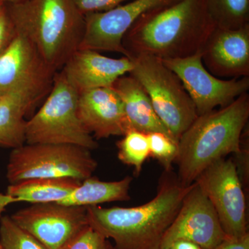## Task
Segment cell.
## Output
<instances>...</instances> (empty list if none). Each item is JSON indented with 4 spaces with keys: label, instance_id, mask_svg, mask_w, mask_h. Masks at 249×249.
Masks as SVG:
<instances>
[{
    "label": "cell",
    "instance_id": "obj_2",
    "mask_svg": "<svg viewBox=\"0 0 249 249\" xmlns=\"http://www.w3.org/2000/svg\"><path fill=\"white\" fill-rule=\"evenodd\" d=\"M193 184L183 186L172 169L164 170L157 194L149 202L131 208L88 206V223L114 241V249H160L165 232Z\"/></svg>",
    "mask_w": 249,
    "mask_h": 249
},
{
    "label": "cell",
    "instance_id": "obj_9",
    "mask_svg": "<svg viewBox=\"0 0 249 249\" xmlns=\"http://www.w3.org/2000/svg\"><path fill=\"white\" fill-rule=\"evenodd\" d=\"M195 182L213 206L227 237L238 238L249 233L245 189L233 160H216Z\"/></svg>",
    "mask_w": 249,
    "mask_h": 249
},
{
    "label": "cell",
    "instance_id": "obj_3",
    "mask_svg": "<svg viewBox=\"0 0 249 249\" xmlns=\"http://www.w3.org/2000/svg\"><path fill=\"white\" fill-rule=\"evenodd\" d=\"M249 119L248 93L225 107L198 116L178 142L175 163L179 183L183 186H191L214 161L238 153Z\"/></svg>",
    "mask_w": 249,
    "mask_h": 249
},
{
    "label": "cell",
    "instance_id": "obj_1",
    "mask_svg": "<svg viewBox=\"0 0 249 249\" xmlns=\"http://www.w3.org/2000/svg\"><path fill=\"white\" fill-rule=\"evenodd\" d=\"M216 25L205 0H177L142 14L123 38L127 57L140 54L161 60L200 53Z\"/></svg>",
    "mask_w": 249,
    "mask_h": 249
},
{
    "label": "cell",
    "instance_id": "obj_10",
    "mask_svg": "<svg viewBox=\"0 0 249 249\" xmlns=\"http://www.w3.org/2000/svg\"><path fill=\"white\" fill-rule=\"evenodd\" d=\"M181 80L194 103L198 116L225 107L243 93H248L249 77L223 80L205 67L200 53L186 58L162 60Z\"/></svg>",
    "mask_w": 249,
    "mask_h": 249
},
{
    "label": "cell",
    "instance_id": "obj_11",
    "mask_svg": "<svg viewBox=\"0 0 249 249\" xmlns=\"http://www.w3.org/2000/svg\"><path fill=\"white\" fill-rule=\"evenodd\" d=\"M48 249H62L89 226L87 207L57 202L31 204L10 216Z\"/></svg>",
    "mask_w": 249,
    "mask_h": 249
},
{
    "label": "cell",
    "instance_id": "obj_13",
    "mask_svg": "<svg viewBox=\"0 0 249 249\" xmlns=\"http://www.w3.org/2000/svg\"><path fill=\"white\" fill-rule=\"evenodd\" d=\"M177 0H134L104 12L85 15V28L78 49L115 52L127 57L123 38L142 14Z\"/></svg>",
    "mask_w": 249,
    "mask_h": 249
},
{
    "label": "cell",
    "instance_id": "obj_27",
    "mask_svg": "<svg viewBox=\"0 0 249 249\" xmlns=\"http://www.w3.org/2000/svg\"><path fill=\"white\" fill-rule=\"evenodd\" d=\"M16 34L14 24L6 10L0 18V57L9 47Z\"/></svg>",
    "mask_w": 249,
    "mask_h": 249
},
{
    "label": "cell",
    "instance_id": "obj_19",
    "mask_svg": "<svg viewBox=\"0 0 249 249\" xmlns=\"http://www.w3.org/2000/svg\"><path fill=\"white\" fill-rule=\"evenodd\" d=\"M81 181L71 178H32L9 184L6 194L16 202H60L67 197Z\"/></svg>",
    "mask_w": 249,
    "mask_h": 249
},
{
    "label": "cell",
    "instance_id": "obj_24",
    "mask_svg": "<svg viewBox=\"0 0 249 249\" xmlns=\"http://www.w3.org/2000/svg\"><path fill=\"white\" fill-rule=\"evenodd\" d=\"M150 156L160 161L164 170L172 169L178 157V142L160 132L147 134Z\"/></svg>",
    "mask_w": 249,
    "mask_h": 249
},
{
    "label": "cell",
    "instance_id": "obj_23",
    "mask_svg": "<svg viewBox=\"0 0 249 249\" xmlns=\"http://www.w3.org/2000/svg\"><path fill=\"white\" fill-rule=\"evenodd\" d=\"M0 243L4 249H48L9 215L0 218Z\"/></svg>",
    "mask_w": 249,
    "mask_h": 249
},
{
    "label": "cell",
    "instance_id": "obj_26",
    "mask_svg": "<svg viewBox=\"0 0 249 249\" xmlns=\"http://www.w3.org/2000/svg\"><path fill=\"white\" fill-rule=\"evenodd\" d=\"M83 16L91 13L104 12L123 4L127 0H72Z\"/></svg>",
    "mask_w": 249,
    "mask_h": 249
},
{
    "label": "cell",
    "instance_id": "obj_21",
    "mask_svg": "<svg viewBox=\"0 0 249 249\" xmlns=\"http://www.w3.org/2000/svg\"><path fill=\"white\" fill-rule=\"evenodd\" d=\"M216 27L238 29L249 24V0H205Z\"/></svg>",
    "mask_w": 249,
    "mask_h": 249
},
{
    "label": "cell",
    "instance_id": "obj_29",
    "mask_svg": "<svg viewBox=\"0 0 249 249\" xmlns=\"http://www.w3.org/2000/svg\"><path fill=\"white\" fill-rule=\"evenodd\" d=\"M169 249H203L200 246L188 240H178L174 242Z\"/></svg>",
    "mask_w": 249,
    "mask_h": 249
},
{
    "label": "cell",
    "instance_id": "obj_18",
    "mask_svg": "<svg viewBox=\"0 0 249 249\" xmlns=\"http://www.w3.org/2000/svg\"><path fill=\"white\" fill-rule=\"evenodd\" d=\"M132 181V178L129 176L114 181H101L91 176L81 181L65 199L57 203L88 207L103 203L129 201Z\"/></svg>",
    "mask_w": 249,
    "mask_h": 249
},
{
    "label": "cell",
    "instance_id": "obj_6",
    "mask_svg": "<svg viewBox=\"0 0 249 249\" xmlns=\"http://www.w3.org/2000/svg\"><path fill=\"white\" fill-rule=\"evenodd\" d=\"M91 150L67 144L25 143L12 149L6 179L14 184L32 178H71L83 181L98 167Z\"/></svg>",
    "mask_w": 249,
    "mask_h": 249
},
{
    "label": "cell",
    "instance_id": "obj_16",
    "mask_svg": "<svg viewBox=\"0 0 249 249\" xmlns=\"http://www.w3.org/2000/svg\"><path fill=\"white\" fill-rule=\"evenodd\" d=\"M133 69L126 56L112 58L89 49H78L60 71L63 72L78 94L88 90L111 88L119 77Z\"/></svg>",
    "mask_w": 249,
    "mask_h": 249
},
{
    "label": "cell",
    "instance_id": "obj_4",
    "mask_svg": "<svg viewBox=\"0 0 249 249\" xmlns=\"http://www.w3.org/2000/svg\"><path fill=\"white\" fill-rule=\"evenodd\" d=\"M6 11L18 34L31 41L55 71L78 50L85 19L72 0H27L6 4Z\"/></svg>",
    "mask_w": 249,
    "mask_h": 249
},
{
    "label": "cell",
    "instance_id": "obj_33",
    "mask_svg": "<svg viewBox=\"0 0 249 249\" xmlns=\"http://www.w3.org/2000/svg\"><path fill=\"white\" fill-rule=\"evenodd\" d=\"M4 96H0V101H1V99H2L3 97H4Z\"/></svg>",
    "mask_w": 249,
    "mask_h": 249
},
{
    "label": "cell",
    "instance_id": "obj_17",
    "mask_svg": "<svg viewBox=\"0 0 249 249\" xmlns=\"http://www.w3.org/2000/svg\"><path fill=\"white\" fill-rule=\"evenodd\" d=\"M111 88L122 101L130 130L146 134L160 132L175 140L157 116L146 91L135 78L129 74L124 75L119 77Z\"/></svg>",
    "mask_w": 249,
    "mask_h": 249
},
{
    "label": "cell",
    "instance_id": "obj_7",
    "mask_svg": "<svg viewBox=\"0 0 249 249\" xmlns=\"http://www.w3.org/2000/svg\"><path fill=\"white\" fill-rule=\"evenodd\" d=\"M133 69L129 74L146 91L155 112L177 142L198 116L178 76L153 55L131 57Z\"/></svg>",
    "mask_w": 249,
    "mask_h": 249
},
{
    "label": "cell",
    "instance_id": "obj_28",
    "mask_svg": "<svg viewBox=\"0 0 249 249\" xmlns=\"http://www.w3.org/2000/svg\"><path fill=\"white\" fill-rule=\"evenodd\" d=\"M213 249H249V234L238 237H227L222 243Z\"/></svg>",
    "mask_w": 249,
    "mask_h": 249
},
{
    "label": "cell",
    "instance_id": "obj_22",
    "mask_svg": "<svg viewBox=\"0 0 249 249\" xmlns=\"http://www.w3.org/2000/svg\"><path fill=\"white\" fill-rule=\"evenodd\" d=\"M116 143L118 158L124 164L132 166L139 175L142 165L150 156L147 134L131 129Z\"/></svg>",
    "mask_w": 249,
    "mask_h": 249
},
{
    "label": "cell",
    "instance_id": "obj_8",
    "mask_svg": "<svg viewBox=\"0 0 249 249\" xmlns=\"http://www.w3.org/2000/svg\"><path fill=\"white\" fill-rule=\"evenodd\" d=\"M56 72L31 41L17 32L0 57V96L18 93L36 106L50 92Z\"/></svg>",
    "mask_w": 249,
    "mask_h": 249
},
{
    "label": "cell",
    "instance_id": "obj_5",
    "mask_svg": "<svg viewBox=\"0 0 249 249\" xmlns=\"http://www.w3.org/2000/svg\"><path fill=\"white\" fill-rule=\"evenodd\" d=\"M78 97L63 72L57 71L45 103L26 122V143L67 144L90 150L97 148V142L78 117Z\"/></svg>",
    "mask_w": 249,
    "mask_h": 249
},
{
    "label": "cell",
    "instance_id": "obj_31",
    "mask_svg": "<svg viewBox=\"0 0 249 249\" xmlns=\"http://www.w3.org/2000/svg\"><path fill=\"white\" fill-rule=\"evenodd\" d=\"M0 1H2L5 4H16L24 2V1H27V0H0Z\"/></svg>",
    "mask_w": 249,
    "mask_h": 249
},
{
    "label": "cell",
    "instance_id": "obj_20",
    "mask_svg": "<svg viewBox=\"0 0 249 249\" xmlns=\"http://www.w3.org/2000/svg\"><path fill=\"white\" fill-rule=\"evenodd\" d=\"M34 107L22 95H5L0 101V147L12 150L26 143L24 118Z\"/></svg>",
    "mask_w": 249,
    "mask_h": 249
},
{
    "label": "cell",
    "instance_id": "obj_14",
    "mask_svg": "<svg viewBox=\"0 0 249 249\" xmlns=\"http://www.w3.org/2000/svg\"><path fill=\"white\" fill-rule=\"evenodd\" d=\"M200 54L206 70L214 76L249 77V24L235 29L215 27Z\"/></svg>",
    "mask_w": 249,
    "mask_h": 249
},
{
    "label": "cell",
    "instance_id": "obj_34",
    "mask_svg": "<svg viewBox=\"0 0 249 249\" xmlns=\"http://www.w3.org/2000/svg\"><path fill=\"white\" fill-rule=\"evenodd\" d=\"M0 249H3L2 246H1V243H0Z\"/></svg>",
    "mask_w": 249,
    "mask_h": 249
},
{
    "label": "cell",
    "instance_id": "obj_15",
    "mask_svg": "<svg viewBox=\"0 0 249 249\" xmlns=\"http://www.w3.org/2000/svg\"><path fill=\"white\" fill-rule=\"evenodd\" d=\"M77 112L82 124L93 138L124 136L130 130L122 101L111 88L80 93Z\"/></svg>",
    "mask_w": 249,
    "mask_h": 249
},
{
    "label": "cell",
    "instance_id": "obj_32",
    "mask_svg": "<svg viewBox=\"0 0 249 249\" xmlns=\"http://www.w3.org/2000/svg\"><path fill=\"white\" fill-rule=\"evenodd\" d=\"M6 10V4L0 1V18L4 14Z\"/></svg>",
    "mask_w": 249,
    "mask_h": 249
},
{
    "label": "cell",
    "instance_id": "obj_25",
    "mask_svg": "<svg viewBox=\"0 0 249 249\" xmlns=\"http://www.w3.org/2000/svg\"><path fill=\"white\" fill-rule=\"evenodd\" d=\"M62 249H114L110 241L88 226Z\"/></svg>",
    "mask_w": 249,
    "mask_h": 249
},
{
    "label": "cell",
    "instance_id": "obj_12",
    "mask_svg": "<svg viewBox=\"0 0 249 249\" xmlns=\"http://www.w3.org/2000/svg\"><path fill=\"white\" fill-rule=\"evenodd\" d=\"M227 237L213 206L194 182L165 232L160 249H169L178 240L191 241L203 249H213Z\"/></svg>",
    "mask_w": 249,
    "mask_h": 249
},
{
    "label": "cell",
    "instance_id": "obj_30",
    "mask_svg": "<svg viewBox=\"0 0 249 249\" xmlns=\"http://www.w3.org/2000/svg\"><path fill=\"white\" fill-rule=\"evenodd\" d=\"M16 203L14 198L9 196L6 193H0V218L2 217L3 213L6 211V207L10 204Z\"/></svg>",
    "mask_w": 249,
    "mask_h": 249
}]
</instances>
